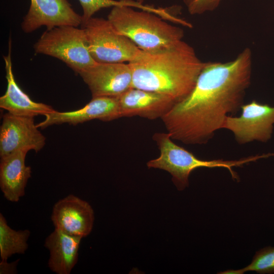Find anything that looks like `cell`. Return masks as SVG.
I'll return each instance as SVG.
<instances>
[{"instance_id":"obj_1","label":"cell","mask_w":274,"mask_h":274,"mask_svg":"<svg viewBox=\"0 0 274 274\" xmlns=\"http://www.w3.org/2000/svg\"><path fill=\"white\" fill-rule=\"evenodd\" d=\"M252 61V50L246 47L231 61L205 62L191 92L161 118L171 138L186 144H207L228 114L244 105Z\"/></svg>"},{"instance_id":"obj_2","label":"cell","mask_w":274,"mask_h":274,"mask_svg":"<svg viewBox=\"0 0 274 274\" xmlns=\"http://www.w3.org/2000/svg\"><path fill=\"white\" fill-rule=\"evenodd\" d=\"M132 74V88L166 95L176 104L193 89L205 62L183 40L158 52L143 51L128 62Z\"/></svg>"},{"instance_id":"obj_3","label":"cell","mask_w":274,"mask_h":274,"mask_svg":"<svg viewBox=\"0 0 274 274\" xmlns=\"http://www.w3.org/2000/svg\"><path fill=\"white\" fill-rule=\"evenodd\" d=\"M107 19L118 32L147 52L169 48L182 41L184 36L182 28L159 15L128 6L113 7Z\"/></svg>"},{"instance_id":"obj_4","label":"cell","mask_w":274,"mask_h":274,"mask_svg":"<svg viewBox=\"0 0 274 274\" xmlns=\"http://www.w3.org/2000/svg\"><path fill=\"white\" fill-rule=\"evenodd\" d=\"M160 151L159 156L147 163L149 168L164 170L172 176V181L177 189L182 191L189 185V177L194 169L199 167H224L230 172L232 178L237 182L239 177L232 167L241 166L254 161L264 155L251 156L237 160L215 159L201 160L193 153L177 145L167 132H156L153 135Z\"/></svg>"},{"instance_id":"obj_5","label":"cell","mask_w":274,"mask_h":274,"mask_svg":"<svg viewBox=\"0 0 274 274\" xmlns=\"http://www.w3.org/2000/svg\"><path fill=\"white\" fill-rule=\"evenodd\" d=\"M33 48L36 53L60 59L78 75L97 63L90 53L84 29L74 26L46 29Z\"/></svg>"},{"instance_id":"obj_6","label":"cell","mask_w":274,"mask_h":274,"mask_svg":"<svg viewBox=\"0 0 274 274\" xmlns=\"http://www.w3.org/2000/svg\"><path fill=\"white\" fill-rule=\"evenodd\" d=\"M90 53L97 63L130 62L142 54L131 40L118 32L108 19L91 17L82 24Z\"/></svg>"},{"instance_id":"obj_7","label":"cell","mask_w":274,"mask_h":274,"mask_svg":"<svg viewBox=\"0 0 274 274\" xmlns=\"http://www.w3.org/2000/svg\"><path fill=\"white\" fill-rule=\"evenodd\" d=\"M238 117L228 116L222 129L229 130L239 144L253 141L267 142L274 128V106L253 100L241 107Z\"/></svg>"},{"instance_id":"obj_8","label":"cell","mask_w":274,"mask_h":274,"mask_svg":"<svg viewBox=\"0 0 274 274\" xmlns=\"http://www.w3.org/2000/svg\"><path fill=\"white\" fill-rule=\"evenodd\" d=\"M88 86L92 97H118L132 88L129 63H96L79 74Z\"/></svg>"},{"instance_id":"obj_9","label":"cell","mask_w":274,"mask_h":274,"mask_svg":"<svg viewBox=\"0 0 274 274\" xmlns=\"http://www.w3.org/2000/svg\"><path fill=\"white\" fill-rule=\"evenodd\" d=\"M38 128L33 117L9 112L4 114L0 127V157L19 150L40 151L46 138Z\"/></svg>"},{"instance_id":"obj_10","label":"cell","mask_w":274,"mask_h":274,"mask_svg":"<svg viewBox=\"0 0 274 274\" xmlns=\"http://www.w3.org/2000/svg\"><path fill=\"white\" fill-rule=\"evenodd\" d=\"M82 22V16L74 11L68 0H30L21 28L30 33L42 26L49 30L63 25L78 27Z\"/></svg>"},{"instance_id":"obj_11","label":"cell","mask_w":274,"mask_h":274,"mask_svg":"<svg viewBox=\"0 0 274 274\" xmlns=\"http://www.w3.org/2000/svg\"><path fill=\"white\" fill-rule=\"evenodd\" d=\"M51 219L55 229L83 238L92 231L94 215L88 202L70 194L54 204Z\"/></svg>"},{"instance_id":"obj_12","label":"cell","mask_w":274,"mask_h":274,"mask_svg":"<svg viewBox=\"0 0 274 274\" xmlns=\"http://www.w3.org/2000/svg\"><path fill=\"white\" fill-rule=\"evenodd\" d=\"M45 116V119L37 124L38 128L43 129L62 123L76 125L93 119L112 121L120 118L118 97H92L88 104L79 110L63 112L55 110Z\"/></svg>"},{"instance_id":"obj_13","label":"cell","mask_w":274,"mask_h":274,"mask_svg":"<svg viewBox=\"0 0 274 274\" xmlns=\"http://www.w3.org/2000/svg\"><path fill=\"white\" fill-rule=\"evenodd\" d=\"M120 117L138 116L153 120L162 118L176 104L169 96L131 88L118 97Z\"/></svg>"},{"instance_id":"obj_14","label":"cell","mask_w":274,"mask_h":274,"mask_svg":"<svg viewBox=\"0 0 274 274\" xmlns=\"http://www.w3.org/2000/svg\"><path fill=\"white\" fill-rule=\"evenodd\" d=\"M11 39L9 41V51L4 56L7 87L0 97V107L11 114L30 117L45 115L55 110L50 106L32 100L17 83L13 73L11 59Z\"/></svg>"},{"instance_id":"obj_15","label":"cell","mask_w":274,"mask_h":274,"mask_svg":"<svg viewBox=\"0 0 274 274\" xmlns=\"http://www.w3.org/2000/svg\"><path fill=\"white\" fill-rule=\"evenodd\" d=\"M28 151L19 150L1 157L0 187L4 197L11 202H17L25 194L31 169L25 165Z\"/></svg>"},{"instance_id":"obj_16","label":"cell","mask_w":274,"mask_h":274,"mask_svg":"<svg viewBox=\"0 0 274 274\" xmlns=\"http://www.w3.org/2000/svg\"><path fill=\"white\" fill-rule=\"evenodd\" d=\"M82 238L55 229L46 238L44 246L49 251L48 267L57 274H69L77 263Z\"/></svg>"},{"instance_id":"obj_17","label":"cell","mask_w":274,"mask_h":274,"mask_svg":"<svg viewBox=\"0 0 274 274\" xmlns=\"http://www.w3.org/2000/svg\"><path fill=\"white\" fill-rule=\"evenodd\" d=\"M30 231L25 229L15 230L7 223L0 214V255L2 261H7L15 254H24L28 248L27 241Z\"/></svg>"},{"instance_id":"obj_18","label":"cell","mask_w":274,"mask_h":274,"mask_svg":"<svg viewBox=\"0 0 274 274\" xmlns=\"http://www.w3.org/2000/svg\"><path fill=\"white\" fill-rule=\"evenodd\" d=\"M274 273V247H267L256 252L250 264L239 269H229L219 274H243L247 271Z\"/></svg>"},{"instance_id":"obj_19","label":"cell","mask_w":274,"mask_h":274,"mask_svg":"<svg viewBox=\"0 0 274 274\" xmlns=\"http://www.w3.org/2000/svg\"><path fill=\"white\" fill-rule=\"evenodd\" d=\"M83 10L82 24L85 23L93 15L102 8L114 7L115 6H129L130 4L128 0H78Z\"/></svg>"},{"instance_id":"obj_20","label":"cell","mask_w":274,"mask_h":274,"mask_svg":"<svg viewBox=\"0 0 274 274\" xmlns=\"http://www.w3.org/2000/svg\"><path fill=\"white\" fill-rule=\"evenodd\" d=\"M223 0H194L188 6L190 14L201 15L213 11L216 9Z\"/></svg>"},{"instance_id":"obj_21","label":"cell","mask_w":274,"mask_h":274,"mask_svg":"<svg viewBox=\"0 0 274 274\" xmlns=\"http://www.w3.org/2000/svg\"><path fill=\"white\" fill-rule=\"evenodd\" d=\"M184 4L187 7L194 0H182Z\"/></svg>"},{"instance_id":"obj_22","label":"cell","mask_w":274,"mask_h":274,"mask_svg":"<svg viewBox=\"0 0 274 274\" xmlns=\"http://www.w3.org/2000/svg\"><path fill=\"white\" fill-rule=\"evenodd\" d=\"M136 1L140 3L143 4L145 0H136Z\"/></svg>"}]
</instances>
